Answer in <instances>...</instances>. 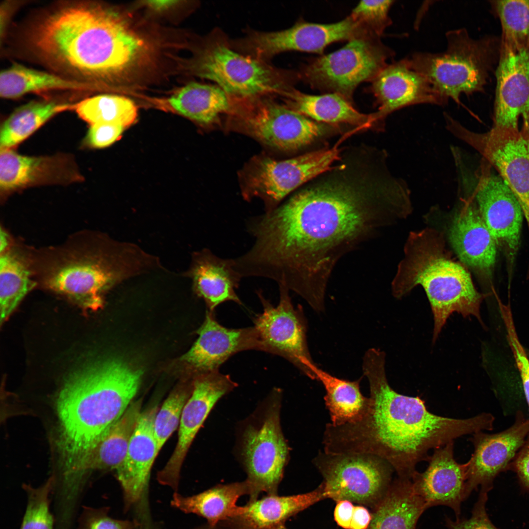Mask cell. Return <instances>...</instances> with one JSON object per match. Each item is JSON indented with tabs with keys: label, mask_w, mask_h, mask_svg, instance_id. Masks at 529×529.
I'll return each mask as SVG.
<instances>
[{
	"label": "cell",
	"mask_w": 529,
	"mask_h": 529,
	"mask_svg": "<svg viewBox=\"0 0 529 529\" xmlns=\"http://www.w3.org/2000/svg\"><path fill=\"white\" fill-rule=\"evenodd\" d=\"M124 254L99 249L70 250L47 265L44 283L83 309L96 310L103 304L104 292L134 271L133 261Z\"/></svg>",
	"instance_id": "10"
},
{
	"label": "cell",
	"mask_w": 529,
	"mask_h": 529,
	"mask_svg": "<svg viewBox=\"0 0 529 529\" xmlns=\"http://www.w3.org/2000/svg\"><path fill=\"white\" fill-rule=\"evenodd\" d=\"M459 197L475 202L498 249L504 254L509 278L520 245L523 214L511 191L484 159L474 167L464 149H451Z\"/></svg>",
	"instance_id": "7"
},
{
	"label": "cell",
	"mask_w": 529,
	"mask_h": 529,
	"mask_svg": "<svg viewBox=\"0 0 529 529\" xmlns=\"http://www.w3.org/2000/svg\"><path fill=\"white\" fill-rule=\"evenodd\" d=\"M85 141L95 148L107 147L121 137L125 127L118 122H98L90 124Z\"/></svg>",
	"instance_id": "46"
},
{
	"label": "cell",
	"mask_w": 529,
	"mask_h": 529,
	"mask_svg": "<svg viewBox=\"0 0 529 529\" xmlns=\"http://www.w3.org/2000/svg\"><path fill=\"white\" fill-rule=\"evenodd\" d=\"M275 97L229 98L227 114L239 129L281 150H297L324 133L321 124L277 102Z\"/></svg>",
	"instance_id": "13"
},
{
	"label": "cell",
	"mask_w": 529,
	"mask_h": 529,
	"mask_svg": "<svg viewBox=\"0 0 529 529\" xmlns=\"http://www.w3.org/2000/svg\"><path fill=\"white\" fill-rule=\"evenodd\" d=\"M229 529V528H227V529Z\"/></svg>",
	"instance_id": "56"
},
{
	"label": "cell",
	"mask_w": 529,
	"mask_h": 529,
	"mask_svg": "<svg viewBox=\"0 0 529 529\" xmlns=\"http://www.w3.org/2000/svg\"><path fill=\"white\" fill-rule=\"evenodd\" d=\"M281 389L275 388L240 424L236 454L247 475L249 502L261 492L277 495L289 458L280 423Z\"/></svg>",
	"instance_id": "8"
},
{
	"label": "cell",
	"mask_w": 529,
	"mask_h": 529,
	"mask_svg": "<svg viewBox=\"0 0 529 529\" xmlns=\"http://www.w3.org/2000/svg\"><path fill=\"white\" fill-rule=\"evenodd\" d=\"M74 106L54 101H34L18 107L1 126L0 148L18 144L55 114Z\"/></svg>",
	"instance_id": "36"
},
{
	"label": "cell",
	"mask_w": 529,
	"mask_h": 529,
	"mask_svg": "<svg viewBox=\"0 0 529 529\" xmlns=\"http://www.w3.org/2000/svg\"><path fill=\"white\" fill-rule=\"evenodd\" d=\"M136 522L137 524L135 529H153L151 522Z\"/></svg>",
	"instance_id": "53"
},
{
	"label": "cell",
	"mask_w": 529,
	"mask_h": 529,
	"mask_svg": "<svg viewBox=\"0 0 529 529\" xmlns=\"http://www.w3.org/2000/svg\"><path fill=\"white\" fill-rule=\"evenodd\" d=\"M419 285L433 312V342L454 313L475 316L481 322L480 309L485 295L476 289L464 266L452 258L443 235L432 228L410 233L392 282V294L401 298Z\"/></svg>",
	"instance_id": "5"
},
{
	"label": "cell",
	"mask_w": 529,
	"mask_h": 529,
	"mask_svg": "<svg viewBox=\"0 0 529 529\" xmlns=\"http://www.w3.org/2000/svg\"><path fill=\"white\" fill-rule=\"evenodd\" d=\"M235 266L234 259L220 258L208 249L194 255L189 275L195 292L210 312L227 301L241 304L236 289L242 277Z\"/></svg>",
	"instance_id": "28"
},
{
	"label": "cell",
	"mask_w": 529,
	"mask_h": 529,
	"mask_svg": "<svg viewBox=\"0 0 529 529\" xmlns=\"http://www.w3.org/2000/svg\"><path fill=\"white\" fill-rule=\"evenodd\" d=\"M370 82L369 90L379 106L375 112L378 122L409 106H443L447 103L425 76L411 67L406 58L388 64Z\"/></svg>",
	"instance_id": "22"
},
{
	"label": "cell",
	"mask_w": 529,
	"mask_h": 529,
	"mask_svg": "<svg viewBox=\"0 0 529 529\" xmlns=\"http://www.w3.org/2000/svg\"><path fill=\"white\" fill-rule=\"evenodd\" d=\"M17 1H4L1 4L0 11V41L2 42L3 38L5 37L8 23L10 20V16L12 15L14 9L18 7L20 4L17 3Z\"/></svg>",
	"instance_id": "50"
},
{
	"label": "cell",
	"mask_w": 529,
	"mask_h": 529,
	"mask_svg": "<svg viewBox=\"0 0 529 529\" xmlns=\"http://www.w3.org/2000/svg\"><path fill=\"white\" fill-rule=\"evenodd\" d=\"M493 126H529V48L501 41Z\"/></svg>",
	"instance_id": "20"
},
{
	"label": "cell",
	"mask_w": 529,
	"mask_h": 529,
	"mask_svg": "<svg viewBox=\"0 0 529 529\" xmlns=\"http://www.w3.org/2000/svg\"><path fill=\"white\" fill-rule=\"evenodd\" d=\"M282 98L289 108L317 121L355 125L358 129L369 128L378 122L375 112L361 113L336 93L311 95L294 88Z\"/></svg>",
	"instance_id": "30"
},
{
	"label": "cell",
	"mask_w": 529,
	"mask_h": 529,
	"mask_svg": "<svg viewBox=\"0 0 529 529\" xmlns=\"http://www.w3.org/2000/svg\"><path fill=\"white\" fill-rule=\"evenodd\" d=\"M52 90L103 91L99 87L71 80L50 72L41 71L15 63L1 71L0 96L16 99L26 94Z\"/></svg>",
	"instance_id": "33"
},
{
	"label": "cell",
	"mask_w": 529,
	"mask_h": 529,
	"mask_svg": "<svg viewBox=\"0 0 529 529\" xmlns=\"http://www.w3.org/2000/svg\"><path fill=\"white\" fill-rule=\"evenodd\" d=\"M197 334V339L182 359L203 373L219 371L225 361L238 352L261 351L260 340L254 326L226 328L219 324L210 311L207 312Z\"/></svg>",
	"instance_id": "25"
},
{
	"label": "cell",
	"mask_w": 529,
	"mask_h": 529,
	"mask_svg": "<svg viewBox=\"0 0 529 529\" xmlns=\"http://www.w3.org/2000/svg\"><path fill=\"white\" fill-rule=\"evenodd\" d=\"M158 406L142 411L126 456L116 469L125 511L134 507L138 517L150 516L148 494L150 471L159 453L154 433Z\"/></svg>",
	"instance_id": "19"
},
{
	"label": "cell",
	"mask_w": 529,
	"mask_h": 529,
	"mask_svg": "<svg viewBox=\"0 0 529 529\" xmlns=\"http://www.w3.org/2000/svg\"><path fill=\"white\" fill-rule=\"evenodd\" d=\"M193 51L188 64L192 74L215 82L230 98H281L300 80L298 71L279 68L235 50L219 28L197 40Z\"/></svg>",
	"instance_id": "6"
},
{
	"label": "cell",
	"mask_w": 529,
	"mask_h": 529,
	"mask_svg": "<svg viewBox=\"0 0 529 529\" xmlns=\"http://www.w3.org/2000/svg\"><path fill=\"white\" fill-rule=\"evenodd\" d=\"M454 443L451 441L435 449L427 461L423 472L418 471L411 479L415 491L424 501L427 508L446 505L460 514L461 503L467 493V464H459L454 456Z\"/></svg>",
	"instance_id": "24"
},
{
	"label": "cell",
	"mask_w": 529,
	"mask_h": 529,
	"mask_svg": "<svg viewBox=\"0 0 529 529\" xmlns=\"http://www.w3.org/2000/svg\"><path fill=\"white\" fill-rule=\"evenodd\" d=\"M141 377L140 370L113 359L89 364L67 378L56 402L66 471L122 415L137 393Z\"/></svg>",
	"instance_id": "4"
},
{
	"label": "cell",
	"mask_w": 529,
	"mask_h": 529,
	"mask_svg": "<svg viewBox=\"0 0 529 529\" xmlns=\"http://www.w3.org/2000/svg\"><path fill=\"white\" fill-rule=\"evenodd\" d=\"M311 369L315 380L320 382L325 388L324 400L332 424L353 423L363 417L369 409L370 399L361 392V378L354 381L339 379L320 369L315 363Z\"/></svg>",
	"instance_id": "34"
},
{
	"label": "cell",
	"mask_w": 529,
	"mask_h": 529,
	"mask_svg": "<svg viewBox=\"0 0 529 529\" xmlns=\"http://www.w3.org/2000/svg\"><path fill=\"white\" fill-rule=\"evenodd\" d=\"M445 36L443 52H416L406 59L446 102L451 98L459 104L461 95L483 90L495 59V42L488 37L474 39L462 28L447 31Z\"/></svg>",
	"instance_id": "9"
},
{
	"label": "cell",
	"mask_w": 529,
	"mask_h": 529,
	"mask_svg": "<svg viewBox=\"0 0 529 529\" xmlns=\"http://www.w3.org/2000/svg\"><path fill=\"white\" fill-rule=\"evenodd\" d=\"M8 235L5 231L0 230V254L5 252L7 250L8 245Z\"/></svg>",
	"instance_id": "52"
},
{
	"label": "cell",
	"mask_w": 529,
	"mask_h": 529,
	"mask_svg": "<svg viewBox=\"0 0 529 529\" xmlns=\"http://www.w3.org/2000/svg\"><path fill=\"white\" fill-rule=\"evenodd\" d=\"M380 38L358 37L336 51L310 59L298 71L300 80L313 89L338 94L353 103L357 87L371 81L395 55Z\"/></svg>",
	"instance_id": "11"
},
{
	"label": "cell",
	"mask_w": 529,
	"mask_h": 529,
	"mask_svg": "<svg viewBox=\"0 0 529 529\" xmlns=\"http://www.w3.org/2000/svg\"><path fill=\"white\" fill-rule=\"evenodd\" d=\"M178 2V1L177 0H147L144 1L143 4L152 10L160 11L173 7L177 4Z\"/></svg>",
	"instance_id": "51"
},
{
	"label": "cell",
	"mask_w": 529,
	"mask_h": 529,
	"mask_svg": "<svg viewBox=\"0 0 529 529\" xmlns=\"http://www.w3.org/2000/svg\"><path fill=\"white\" fill-rule=\"evenodd\" d=\"M354 506L352 502L344 500L337 502L334 511V519L339 527L350 529Z\"/></svg>",
	"instance_id": "48"
},
{
	"label": "cell",
	"mask_w": 529,
	"mask_h": 529,
	"mask_svg": "<svg viewBox=\"0 0 529 529\" xmlns=\"http://www.w3.org/2000/svg\"><path fill=\"white\" fill-rule=\"evenodd\" d=\"M446 129L479 153L500 176L516 198L529 231V126H492L486 132L468 129L450 115Z\"/></svg>",
	"instance_id": "12"
},
{
	"label": "cell",
	"mask_w": 529,
	"mask_h": 529,
	"mask_svg": "<svg viewBox=\"0 0 529 529\" xmlns=\"http://www.w3.org/2000/svg\"><path fill=\"white\" fill-rule=\"evenodd\" d=\"M325 499L323 486L305 494L279 496L267 495L249 502L239 516L226 521L235 528L264 529L281 524L289 517Z\"/></svg>",
	"instance_id": "29"
},
{
	"label": "cell",
	"mask_w": 529,
	"mask_h": 529,
	"mask_svg": "<svg viewBox=\"0 0 529 529\" xmlns=\"http://www.w3.org/2000/svg\"><path fill=\"white\" fill-rule=\"evenodd\" d=\"M529 434V419L518 411L514 423L501 432L489 434L480 431L472 434L474 452L467 464V493L481 487L489 492L495 478L508 469Z\"/></svg>",
	"instance_id": "21"
},
{
	"label": "cell",
	"mask_w": 529,
	"mask_h": 529,
	"mask_svg": "<svg viewBox=\"0 0 529 529\" xmlns=\"http://www.w3.org/2000/svg\"><path fill=\"white\" fill-rule=\"evenodd\" d=\"M508 469L516 473L522 487L529 491V434Z\"/></svg>",
	"instance_id": "47"
},
{
	"label": "cell",
	"mask_w": 529,
	"mask_h": 529,
	"mask_svg": "<svg viewBox=\"0 0 529 529\" xmlns=\"http://www.w3.org/2000/svg\"><path fill=\"white\" fill-rule=\"evenodd\" d=\"M22 37L28 55L49 72L103 91L142 84L161 51L130 15L94 1L51 4L32 17Z\"/></svg>",
	"instance_id": "2"
},
{
	"label": "cell",
	"mask_w": 529,
	"mask_h": 529,
	"mask_svg": "<svg viewBox=\"0 0 529 529\" xmlns=\"http://www.w3.org/2000/svg\"><path fill=\"white\" fill-rule=\"evenodd\" d=\"M237 529H249L238 528ZM287 529L285 527L284 524H281V525H278V526H275V527H274L267 528V529Z\"/></svg>",
	"instance_id": "54"
},
{
	"label": "cell",
	"mask_w": 529,
	"mask_h": 529,
	"mask_svg": "<svg viewBox=\"0 0 529 529\" xmlns=\"http://www.w3.org/2000/svg\"><path fill=\"white\" fill-rule=\"evenodd\" d=\"M141 400L132 402L120 417L69 471L66 480L77 487L87 472L116 470L123 461L142 414Z\"/></svg>",
	"instance_id": "27"
},
{
	"label": "cell",
	"mask_w": 529,
	"mask_h": 529,
	"mask_svg": "<svg viewBox=\"0 0 529 529\" xmlns=\"http://www.w3.org/2000/svg\"><path fill=\"white\" fill-rule=\"evenodd\" d=\"M373 509L367 529H415L427 507L411 480L397 477Z\"/></svg>",
	"instance_id": "32"
},
{
	"label": "cell",
	"mask_w": 529,
	"mask_h": 529,
	"mask_svg": "<svg viewBox=\"0 0 529 529\" xmlns=\"http://www.w3.org/2000/svg\"><path fill=\"white\" fill-rule=\"evenodd\" d=\"M192 393L181 389L173 392L158 410L154 420V433L159 452L178 427L183 409Z\"/></svg>",
	"instance_id": "41"
},
{
	"label": "cell",
	"mask_w": 529,
	"mask_h": 529,
	"mask_svg": "<svg viewBox=\"0 0 529 529\" xmlns=\"http://www.w3.org/2000/svg\"><path fill=\"white\" fill-rule=\"evenodd\" d=\"M492 4L501 22V41L529 48V0H496Z\"/></svg>",
	"instance_id": "39"
},
{
	"label": "cell",
	"mask_w": 529,
	"mask_h": 529,
	"mask_svg": "<svg viewBox=\"0 0 529 529\" xmlns=\"http://www.w3.org/2000/svg\"><path fill=\"white\" fill-rule=\"evenodd\" d=\"M338 162L251 219L254 242L243 257L252 276L274 280L317 312L339 260L406 216L410 204L407 183L383 158L360 151Z\"/></svg>",
	"instance_id": "1"
},
{
	"label": "cell",
	"mask_w": 529,
	"mask_h": 529,
	"mask_svg": "<svg viewBox=\"0 0 529 529\" xmlns=\"http://www.w3.org/2000/svg\"><path fill=\"white\" fill-rule=\"evenodd\" d=\"M0 323L9 316L26 294L35 285L24 259L12 251L0 254Z\"/></svg>",
	"instance_id": "37"
},
{
	"label": "cell",
	"mask_w": 529,
	"mask_h": 529,
	"mask_svg": "<svg viewBox=\"0 0 529 529\" xmlns=\"http://www.w3.org/2000/svg\"><path fill=\"white\" fill-rule=\"evenodd\" d=\"M394 0H362L350 15L372 35L381 38L392 24L389 12Z\"/></svg>",
	"instance_id": "42"
},
{
	"label": "cell",
	"mask_w": 529,
	"mask_h": 529,
	"mask_svg": "<svg viewBox=\"0 0 529 529\" xmlns=\"http://www.w3.org/2000/svg\"><path fill=\"white\" fill-rule=\"evenodd\" d=\"M313 463L323 476L325 498L373 508L388 490L394 471L385 460L365 453L319 452Z\"/></svg>",
	"instance_id": "14"
},
{
	"label": "cell",
	"mask_w": 529,
	"mask_h": 529,
	"mask_svg": "<svg viewBox=\"0 0 529 529\" xmlns=\"http://www.w3.org/2000/svg\"><path fill=\"white\" fill-rule=\"evenodd\" d=\"M449 231L450 243L461 263L480 278H492L498 247L472 200L459 197Z\"/></svg>",
	"instance_id": "23"
},
{
	"label": "cell",
	"mask_w": 529,
	"mask_h": 529,
	"mask_svg": "<svg viewBox=\"0 0 529 529\" xmlns=\"http://www.w3.org/2000/svg\"><path fill=\"white\" fill-rule=\"evenodd\" d=\"M372 519V514L363 506H354L350 529H367Z\"/></svg>",
	"instance_id": "49"
},
{
	"label": "cell",
	"mask_w": 529,
	"mask_h": 529,
	"mask_svg": "<svg viewBox=\"0 0 529 529\" xmlns=\"http://www.w3.org/2000/svg\"><path fill=\"white\" fill-rule=\"evenodd\" d=\"M365 29L350 15L331 24L309 23L303 20L291 27L271 32L246 30L238 39L237 46L241 53L269 62L273 57L288 51L323 53L329 45L339 41L367 36Z\"/></svg>",
	"instance_id": "16"
},
{
	"label": "cell",
	"mask_w": 529,
	"mask_h": 529,
	"mask_svg": "<svg viewBox=\"0 0 529 529\" xmlns=\"http://www.w3.org/2000/svg\"><path fill=\"white\" fill-rule=\"evenodd\" d=\"M279 287L280 300L276 306L258 293L263 310L255 317L254 327L260 340L261 351L285 358L315 380L311 370L314 363L308 347L307 325L303 310L301 308H294L286 287Z\"/></svg>",
	"instance_id": "17"
},
{
	"label": "cell",
	"mask_w": 529,
	"mask_h": 529,
	"mask_svg": "<svg viewBox=\"0 0 529 529\" xmlns=\"http://www.w3.org/2000/svg\"><path fill=\"white\" fill-rule=\"evenodd\" d=\"M79 178L71 162L64 157L27 156L11 148H0V187L4 192Z\"/></svg>",
	"instance_id": "26"
},
{
	"label": "cell",
	"mask_w": 529,
	"mask_h": 529,
	"mask_svg": "<svg viewBox=\"0 0 529 529\" xmlns=\"http://www.w3.org/2000/svg\"><path fill=\"white\" fill-rule=\"evenodd\" d=\"M109 507L83 506L77 521V529H135L137 522L120 520L109 515Z\"/></svg>",
	"instance_id": "43"
},
{
	"label": "cell",
	"mask_w": 529,
	"mask_h": 529,
	"mask_svg": "<svg viewBox=\"0 0 529 529\" xmlns=\"http://www.w3.org/2000/svg\"><path fill=\"white\" fill-rule=\"evenodd\" d=\"M177 113L203 124L212 123L230 109L226 93L216 85L191 82L172 95L168 100Z\"/></svg>",
	"instance_id": "35"
},
{
	"label": "cell",
	"mask_w": 529,
	"mask_h": 529,
	"mask_svg": "<svg viewBox=\"0 0 529 529\" xmlns=\"http://www.w3.org/2000/svg\"><path fill=\"white\" fill-rule=\"evenodd\" d=\"M196 529H219L218 528H217L216 526L215 527H212L208 525L207 526L201 527V528H199Z\"/></svg>",
	"instance_id": "55"
},
{
	"label": "cell",
	"mask_w": 529,
	"mask_h": 529,
	"mask_svg": "<svg viewBox=\"0 0 529 529\" xmlns=\"http://www.w3.org/2000/svg\"><path fill=\"white\" fill-rule=\"evenodd\" d=\"M504 322L506 328L507 338L519 371L525 397L529 407V360L518 339L513 317L507 316L504 319Z\"/></svg>",
	"instance_id": "44"
},
{
	"label": "cell",
	"mask_w": 529,
	"mask_h": 529,
	"mask_svg": "<svg viewBox=\"0 0 529 529\" xmlns=\"http://www.w3.org/2000/svg\"><path fill=\"white\" fill-rule=\"evenodd\" d=\"M78 116L90 124L118 122L126 127L137 117V108L130 99L120 95L102 94L86 98L75 105Z\"/></svg>",
	"instance_id": "38"
},
{
	"label": "cell",
	"mask_w": 529,
	"mask_h": 529,
	"mask_svg": "<svg viewBox=\"0 0 529 529\" xmlns=\"http://www.w3.org/2000/svg\"><path fill=\"white\" fill-rule=\"evenodd\" d=\"M55 478L52 476L38 487L24 484L26 505L20 529H55L50 509V495Z\"/></svg>",
	"instance_id": "40"
},
{
	"label": "cell",
	"mask_w": 529,
	"mask_h": 529,
	"mask_svg": "<svg viewBox=\"0 0 529 529\" xmlns=\"http://www.w3.org/2000/svg\"><path fill=\"white\" fill-rule=\"evenodd\" d=\"M488 499V492L481 491L478 500L475 504L469 519L457 518L454 521L446 519L449 529H498L489 519L486 510Z\"/></svg>",
	"instance_id": "45"
},
{
	"label": "cell",
	"mask_w": 529,
	"mask_h": 529,
	"mask_svg": "<svg viewBox=\"0 0 529 529\" xmlns=\"http://www.w3.org/2000/svg\"><path fill=\"white\" fill-rule=\"evenodd\" d=\"M341 156L337 144L285 160L260 158L245 173L243 196L247 200L260 198L266 213L270 212L291 192L331 168Z\"/></svg>",
	"instance_id": "15"
},
{
	"label": "cell",
	"mask_w": 529,
	"mask_h": 529,
	"mask_svg": "<svg viewBox=\"0 0 529 529\" xmlns=\"http://www.w3.org/2000/svg\"><path fill=\"white\" fill-rule=\"evenodd\" d=\"M385 353L370 348L363 358L362 370L370 388L369 409L360 420L326 425L323 444L330 454L365 453L387 461L401 478L411 480L417 464L427 461L431 449L461 436L492 430L495 420L483 412L465 419L434 414L419 397L398 393L386 378Z\"/></svg>",
	"instance_id": "3"
},
{
	"label": "cell",
	"mask_w": 529,
	"mask_h": 529,
	"mask_svg": "<svg viewBox=\"0 0 529 529\" xmlns=\"http://www.w3.org/2000/svg\"><path fill=\"white\" fill-rule=\"evenodd\" d=\"M237 386L229 376L219 371L203 373L195 380L182 411L175 448L157 474L160 484L177 492L182 464L196 434L218 401Z\"/></svg>",
	"instance_id": "18"
},
{
	"label": "cell",
	"mask_w": 529,
	"mask_h": 529,
	"mask_svg": "<svg viewBox=\"0 0 529 529\" xmlns=\"http://www.w3.org/2000/svg\"><path fill=\"white\" fill-rule=\"evenodd\" d=\"M249 495L245 481L219 484L198 494L183 496L177 492L173 495L171 505L186 513H193L205 518L212 527L240 516L243 506L237 505L242 495Z\"/></svg>",
	"instance_id": "31"
}]
</instances>
